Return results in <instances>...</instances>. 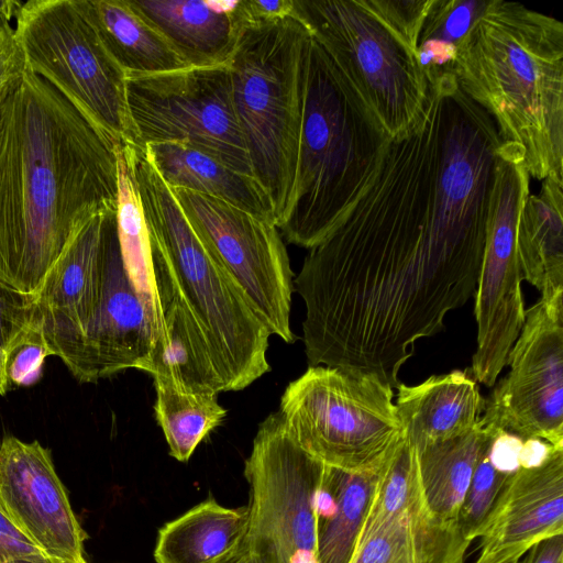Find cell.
I'll use <instances>...</instances> for the list:
<instances>
[{"label":"cell","mask_w":563,"mask_h":563,"mask_svg":"<svg viewBox=\"0 0 563 563\" xmlns=\"http://www.w3.org/2000/svg\"><path fill=\"white\" fill-rule=\"evenodd\" d=\"M310 41L295 15L243 25L228 63L252 175L272 201L278 229L295 185Z\"/></svg>","instance_id":"8992f818"},{"label":"cell","mask_w":563,"mask_h":563,"mask_svg":"<svg viewBox=\"0 0 563 563\" xmlns=\"http://www.w3.org/2000/svg\"><path fill=\"white\" fill-rule=\"evenodd\" d=\"M393 389L371 375L309 366L286 387L278 411L309 455L360 473L383 465L404 438Z\"/></svg>","instance_id":"ba28073f"},{"label":"cell","mask_w":563,"mask_h":563,"mask_svg":"<svg viewBox=\"0 0 563 563\" xmlns=\"http://www.w3.org/2000/svg\"><path fill=\"white\" fill-rule=\"evenodd\" d=\"M0 563H56L34 544L0 533Z\"/></svg>","instance_id":"8d00e7d4"},{"label":"cell","mask_w":563,"mask_h":563,"mask_svg":"<svg viewBox=\"0 0 563 563\" xmlns=\"http://www.w3.org/2000/svg\"><path fill=\"white\" fill-rule=\"evenodd\" d=\"M223 563H260L257 558L249 550L244 541L241 548Z\"/></svg>","instance_id":"60d3db41"},{"label":"cell","mask_w":563,"mask_h":563,"mask_svg":"<svg viewBox=\"0 0 563 563\" xmlns=\"http://www.w3.org/2000/svg\"><path fill=\"white\" fill-rule=\"evenodd\" d=\"M490 0H431L417 54L427 80L453 74L459 46Z\"/></svg>","instance_id":"f546056e"},{"label":"cell","mask_w":563,"mask_h":563,"mask_svg":"<svg viewBox=\"0 0 563 563\" xmlns=\"http://www.w3.org/2000/svg\"><path fill=\"white\" fill-rule=\"evenodd\" d=\"M309 30L388 139L421 113L428 80L412 46L373 0H294Z\"/></svg>","instance_id":"52a82bcc"},{"label":"cell","mask_w":563,"mask_h":563,"mask_svg":"<svg viewBox=\"0 0 563 563\" xmlns=\"http://www.w3.org/2000/svg\"><path fill=\"white\" fill-rule=\"evenodd\" d=\"M294 0H240L233 13L243 25H261L274 23L292 15Z\"/></svg>","instance_id":"d590c367"},{"label":"cell","mask_w":563,"mask_h":563,"mask_svg":"<svg viewBox=\"0 0 563 563\" xmlns=\"http://www.w3.org/2000/svg\"><path fill=\"white\" fill-rule=\"evenodd\" d=\"M118 155L117 230L128 279L144 306L153 341L162 333L164 314L155 278L147 225L132 173L120 146Z\"/></svg>","instance_id":"4316f807"},{"label":"cell","mask_w":563,"mask_h":563,"mask_svg":"<svg viewBox=\"0 0 563 563\" xmlns=\"http://www.w3.org/2000/svg\"><path fill=\"white\" fill-rule=\"evenodd\" d=\"M0 505L56 563H87L86 533L77 520L51 453L37 441L9 435L0 444Z\"/></svg>","instance_id":"9a60e30c"},{"label":"cell","mask_w":563,"mask_h":563,"mask_svg":"<svg viewBox=\"0 0 563 563\" xmlns=\"http://www.w3.org/2000/svg\"><path fill=\"white\" fill-rule=\"evenodd\" d=\"M3 101L0 102V135H1L2 125H3Z\"/></svg>","instance_id":"7bdbcfd3"},{"label":"cell","mask_w":563,"mask_h":563,"mask_svg":"<svg viewBox=\"0 0 563 563\" xmlns=\"http://www.w3.org/2000/svg\"><path fill=\"white\" fill-rule=\"evenodd\" d=\"M324 466L298 445L279 411L258 426L244 464V543L260 563H318L316 503Z\"/></svg>","instance_id":"30bf717a"},{"label":"cell","mask_w":563,"mask_h":563,"mask_svg":"<svg viewBox=\"0 0 563 563\" xmlns=\"http://www.w3.org/2000/svg\"><path fill=\"white\" fill-rule=\"evenodd\" d=\"M519 563H563V534L550 537L534 544Z\"/></svg>","instance_id":"74e56055"},{"label":"cell","mask_w":563,"mask_h":563,"mask_svg":"<svg viewBox=\"0 0 563 563\" xmlns=\"http://www.w3.org/2000/svg\"><path fill=\"white\" fill-rule=\"evenodd\" d=\"M247 528V506L228 508L208 498L159 529L155 562L223 563L241 548Z\"/></svg>","instance_id":"cb8c5ba5"},{"label":"cell","mask_w":563,"mask_h":563,"mask_svg":"<svg viewBox=\"0 0 563 563\" xmlns=\"http://www.w3.org/2000/svg\"><path fill=\"white\" fill-rule=\"evenodd\" d=\"M453 74L519 148L530 177H563V23L490 0L461 42Z\"/></svg>","instance_id":"3957f363"},{"label":"cell","mask_w":563,"mask_h":563,"mask_svg":"<svg viewBox=\"0 0 563 563\" xmlns=\"http://www.w3.org/2000/svg\"><path fill=\"white\" fill-rule=\"evenodd\" d=\"M26 69L24 55L11 25L0 26V102L20 81Z\"/></svg>","instance_id":"e575fe53"},{"label":"cell","mask_w":563,"mask_h":563,"mask_svg":"<svg viewBox=\"0 0 563 563\" xmlns=\"http://www.w3.org/2000/svg\"><path fill=\"white\" fill-rule=\"evenodd\" d=\"M563 534V449L540 466L519 467L501 487L478 538L474 563L520 560L529 549Z\"/></svg>","instance_id":"ac0fdd59"},{"label":"cell","mask_w":563,"mask_h":563,"mask_svg":"<svg viewBox=\"0 0 563 563\" xmlns=\"http://www.w3.org/2000/svg\"><path fill=\"white\" fill-rule=\"evenodd\" d=\"M542 181L521 207L516 244L523 279L550 298L563 294V177Z\"/></svg>","instance_id":"603a6c76"},{"label":"cell","mask_w":563,"mask_h":563,"mask_svg":"<svg viewBox=\"0 0 563 563\" xmlns=\"http://www.w3.org/2000/svg\"><path fill=\"white\" fill-rule=\"evenodd\" d=\"M15 19L26 69L48 81L115 145L136 146L126 74L103 43L87 0H29Z\"/></svg>","instance_id":"9c48e42d"},{"label":"cell","mask_w":563,"mask_h":563,"mask_svg":"<svg viewBox=\"0 0 563 563\" xmlns=\"http://www.w3.org/2000/svg\"><path fill=\"white\" fill-rule=\"evenodd\" d=\"M556 449L563 446H554L540 439H526L519 455L520 467L531 468L543 464Z\"/></svg>","instance_id":"f35d334b"},{"label":"cell","mask_w":563,"mask_h":563,"mask_svg":"<svg viewBox=\"0 0 563 563\" xmlns=\"http://www.w3.org/2000/svg\"><path fill=\"white\" fill-rule=\"evenodd\" d=\"M387 141L311 35L295 185L279 227L287 242L310 250L339 224L373 178Z\"/></svg>","instance_id":"5b68a950"},{"label":"cell","mask_w":563,"mask_h":563,"mask_svg":"<svg viewBox=\"0 0 563 563\" xmlns=\"http://www.w3.org/2000/svg\"><path fill=\"white\" fill-rule=\"evenodd\" d=\"M143 148L169 188H185L218 198L276 225L272 201L253 176L185 143H155Z\"/></svg>","instance_id":"7402d4cb"},{"label":"cell","mask_w":563,"mask_h":563,"mask_svg":"<svg viewBox=\"0 0 563 563\" xmlns=\"http://www.w3.org/2000/svg\"><path fill=\"white\" fill-rule=\"evenodd\" d=\"M154 387L155 419L169 455L185 463L199 443L223 422L227 410L218 402L217 394L183 391L157 382Z\"/></svg>","instance_id":"83f0119b"},{"label":"cell","mask_w":563,"mask_h":563,"mask_svg":"<svg viewBox=\"0 0 563 563\" xmlns=\"http://www.w3.org/2000/svg\"><path fill=\"white\" fill-rule=\"evenodd\" d=\"M117 146L25 69L3 101L0 282L36 296L77 232L96 214L117 210Z\"/></svg>","instance_id":"7a4b0ae2"},{"label":"cell","mask_w":563,"mask_h":563,"mask_svg":"<svg viewBox=\"0 0 563 563\" xmlns=\"http://www.w3.org/2000/svg\"><path fill=\"white\" fill-rule=\"evenodd\" d=\"M41 321L22 334L5 355L4 376L9 386H30L42 375L45 358L51 353Z\"/></svg>","instance_id":"836d02e7"},{"label":"cell","mask_w":563,"mask_h":563,"mask_svg":"<svg viewBox=\"0 0 563 563\" xmlns=\"http://www.w3.org/2000/svg\"><path fill=\"white\" fill-rule=\"evenodd\" d=\"M115 211L96 214L77 232L35 296L51 356L64 364L100 302Z\"/></svg>","instance_id":"2e32d148"},{"label":"cell","mask_w":563,"mask_h":563,"mask_svg":"<svg viewBox=\"0 0 563 563\" xmlns=\"http://www.w3.org/2000/svg\"><path fill=\"white\" fill-rule=\"evenodd\" d=\"M87 5L103 43L126 76L189 67L128 0H87Z\"/></svg>","instance_id":"484cf974"},{"label":"cell","mask_w":563,"mask_h":563,"mask_svg":"<svg viewBox=\"0 0 563 563\" xmlns=\"http://www.w3.org/2000/svg\"><path fill=\"white\" fill-rule=\"evenodd\" d=\"M504 563H519V560L507 561V562H504Z\"/></svg>","instance_id":"ee69618b"},{"label":"cell","mask_w":563,"mask_h":563,"mask_svg":"<svg viewBox=\"0 0 563 563\" xmlns=\"http://www.w3.org/2000/svg\"><path fill=\"white\" fill-rule=\"evenodd\" d=\"M9 385L4 376L0 373V395H4L8 391Z\"/></svg>","instance_id":"b9f144b4"},{"label":"cell","mask_w":563,"mask_h":563,"mask_svg":"<svg viewBox=\"0 0 563 563\" xmlns=\"http://www.w3.org/2000/svg\"><path fill=\"white\" fill-rule=\"evenodd\" d=\"M429 516L420 482L402 511L387 512L371 500L349 563H397Z\"/></svg>","instance_id":"4dcf8cb0"},{"label":"cell","mask_w":563,"mask_h":563,"mask_svg":"<svg viewBox=\"0 0 563 563\" xmlns=\"http://www.w3.org/2000/svg\"><path fill=\"white\" fill-rule=\"evenodd\" d=\"M132 173L152 247L154 269L202 324L227 391L250 386L271 367V333L235 279L200 241L144 148L121 147ZM168 295V296H169Z\"/></svg>","instance_id":"277c9868"},{"label":"cell","mask_w":563,"mask_h":563,"mask_svg":"<svg viewBox=\"0 0 563 563\" xmlns=\"http://www.w3.org/2000/svg\"><path fill=\"white\" fill-rule=\"evenodd\" d=\"M189 67L228 65L242 25L236 1L128 0Z\"/></svg>","instance_id":"ffe728a7"},{"label":"cell","mask_w":563,"mask_h":563,"mask_svg":"<svg viewBox=\"0 0 563 563\" xmlns=\"http://www.w3.org/2000/svg\"><path fill=\"white\" fill-rule=\"evenodd\" d=\"M170 190L200 241L240 285L271 335L292 343L294 273L278 228L218 198L185 188Z\"/></svg>","instance_id":"4fadbf2b"},{"label":"cell","mask_w":563,"mask_h":563,"mask_svg":"<svg viewBox=\"0 0 563 563\" xmlns=\"http://www.w3.org/2000/svg\"><path fill=\"white\" fill-rule=\"evenodd\" d=\"M530 194L523 154L503 142L496 166L486 245L475 291L477 347L471 374L493 387L526 319L516 231L521 207Z\"/></svg>","instance_id":"7c38bea8"},{"label":"cell","mask_w":563,"mask_h":563,"mask_svg":"<svg viewBox=\"0 0 563 563\" xmlns=\"http://www.w3.org/2000/svg\"><path fill=\"white\" fill-rule=\"evenodd\" d=\"M388 460L378 467L360 473L333 467L336 509L331 518L318 525V563L350 562L361 526Z\"/></svg>","instance_id":"f1b7e54d"},{"label":"cell","mask_w":563,"mask_h":563,"mask_svg":"<svg viewBox=\"0 0 563 563\" xmlns=\"http://www.w3.org/2000/svg\"><path fill=\"white\" fill-rule=\"evenodd\" d=\"M24 2L16 0H0V26L10 25Z\"/></svg>","instance_id":"ab89813d"},{"label":"cell","mask_w":563,"mask_h":563,"mask_svg":"<svg viewBox=\"0 0 563 563\" xmlns=\"http://www.w3.org/2000/svg\"><path fill=\"white\" fill-rule=\"evenodd\" d=\"M136 146L185 143L252 175L228 65L126 76Z\"/></svg>","instance_id":"8fae6325"},{"label":"cell","mask_w":563,"mask_h":563,"mask_svg":"<svg viewBox=\"0 0 563 563\" xmlns=\"http://www.w3.org/2000/svg\"><path fill=\"white\" fill-rule=\"evenodd\" d=\"M488 443L477 462L457 518V523L463 536L471 542L475 538H478L479 530L486 517L493 508L501 487L510 475L495 468L487 455Z\"/></svg>","instance_id":"1f68e13d"},{"label":"cell","mask_w":563,"mask_h":563,"mask_svg":"<svg viewBox=\"0 0 563 563\" xmlns=\"http://www.w3.org/2000/svg\"><path fill=\"white\" fill-rule=\"evenodd\" d=\"M152 344L150 319L124 271L115 221L100 302L65 365L78 380L93 383L139 368Z\"/></svg>","instance_id":"e0dca14e"},{"label":"cell","mask_w":563,"mask_h":563,"mask_svg":"<svg viewBox=\"0 0 563 563\" xmlns=\"http://www.w3.org/2000/svg\"><path fill=\"white\" fill-rule=\"evenodd\" d=\"M509 372L485 398L481 422L563 446V294L526 310Z\"/></svg>","instance_id":"5bb4252c"},{"label":"cell","mask_w":563,"mask_h":563,"mask_svg":"<svg viewBox=\"0 0 563 563\" xmlns=\"http://www.w3.org/2000/svg\"><path fill=\"white\" fill-rule=\"evenodd\" d=\"M41 320L35 296L23 294L0 282V373L3 376L9 349Z\"/></svg>","instance_id":"d6a6232c"},{"label":"cell","mask_w":563,"mask_h":563,"mask_svg":"<svg viewBox=\"0 0 563 563\" xmlns=\"http://www.w3.org/2000/svg\"><path fill=\"white\" fill-rule=\"evenodd\" d=\"M494 430L479 421L465 434L416 450L424 504L437 521L459 525L474 471Z\"/></svg>","instance_id":"d4e9b609"},{"label":"cell","mask_w":563,"mask_h":563,"mask_svg":"<svg viewBox=\"0 0 563 563\" xmlns=\"http://www.w3.org/2000/svg\"><path fill=\"white\" fill-rule=\"evenodd\" d=\"M137 369L183 391H227L202 324L175 291L164 309L163 331Z\"/></svg>","instance_id":"44dd1931"},{"label":"cell","mask_w":563,"mask_h":563,"mask_svg":"<svg viewBox=\"0 0 563 563\" xmlns=\"http://www.w3.org/2000/svg\"><path fill=\"white\" fill-rule=\"evenodd\" d=\"M396 411L415 450L460 437L481 421L485 398L468 371L433 375L413 386L399 384Z\"/></svg>","instance_id":"d6986e66"},{"label":"cell","mask_w":563,"mask_h":563,"mask_svg":"<svg viewBox=\"0 0 563 563\" xmlns=\"http://www.w3.org/2000/svg\"><path fill=\"white\" fill-rule=\"evenodd\" d=\"M501 144L455 80L429 86L419 117L388 139L369 184L295 278L310 366L400 384L416 343L475 295Z\"/></svg>","instance_id":"6da1fadb"}]
</instances>
